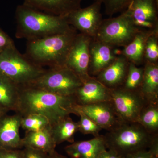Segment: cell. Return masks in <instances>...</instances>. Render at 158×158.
<instances>
[{"instance_id":"1","label":"cell","mask_w":158,"mask_h":158,"mask_svg":"<svg viewBox=\"0 0 158 158\" xmlns=\"http://www.w3.org/2000/svg\"><path fill=\"white\" fill-rule=\"evenodd\" d=\"M78 103L74 96H63L28 85L19 88L16 113L21 116L38 114L51 125L71 114L77 115Z\"/></svg>"},{"instance_id":"2","label":"cell","mask_w":158,"mask_h":158,"mask_svg":"<svg viewBox=\"0 0 158 158\" xmlns=\"http://www.w3.org/2000/svg\"><path fill=\"white\" fill-rule=\"evenodd\" d=\"M15 17V36L28 41L63 34L74 29L69 24L66 17L48 14L23 4L17 6Z\"/></svg>"},{"instance_id":"3","label":"cell","mask_w":158,"mask_h":158,"mask_svg":"<svg viewBox=\"0 0 158 158\" xmlns=\"http://www.w3.org/2000/svg\"><path fill=\"white\" fill-rule=\"evenodd\" d=\"M77 34L74 29L63 34L28 41L25 55L41 67L65 66L69 52Z\"/></svg>"},{"instance_id":"4","label":"cell","mask_w":158,"mask_h":158,"mask_svg":"<svg viewBox=\"0 0 158 158\" xmlns=\"http://www.w3.org/2000/svg\"><path fill=\"white\" fill-rule=\"evenodd\" d=\"M158 136L148 132L138 122H126L104 135L107 149L114 151L123 158L148 149Z\"/></svg>"},{"instance_id":"5","label":"cell","mask_w":158,"mask_h":158,"mask_svg":"<svg viewBox=\"0 0 158 158\" xmlns=\"http://www.w3.org/2000/svg\"><path fill=\"white\" fill-rule=\"evenodd\" d=\"M45 71L20 53L15 45L0 52V74L19 88L31 85Z\"/></svg>"},{"instance_id":"6","label":"cell","mask_w":158,"mask_h":158,"mask_svg":"<svg viewBox=\"0 0 158 158\" xmlns=\"http://www.w3.org/2000/svg\"><path fill=\"white\" fill-rule=\"evenodd\" d=\"M141 30L126 9L118 16L103 19L94 38L113 47H124Z\"/></svg>"},{"instance_id":"7","label":"cell","mask_w":158,"mask_h":158,"mask_svg":"<svg viewBox=\"0 0 158 158\" xmlns=\"http://www.w3.org/2000/svg\"><path fill=\"white\" fill-rule=\"evenodd\" d=\"M83 82L65 66L49 68L31 85L42 90L63 96H74Z\"/></svg>"},{"instance_id":"8","label":"cell","mask_w":158,"mask_h":158,"mask_svg":"<svg viewBox=\"0 0 158 158\" xmlns=\"http://www.w3.org/2000/svg\"><path fill=\"white\" fill-rule=\"evenodd\" d=\"M111 101L123 122H137L141 111L149 103L139 91L118 88L111 89Z\"/></svg>"},{"instance_id":"9","label":"cell","mask_w":158,"mask_h":158,"mask_svg":"<svg viewBox=\"0 0 158 158\" xmlns=\"http://www.w3.org/2000/svg\"><path fill=\"white\" fill-rule=\"evenodd\" d=\"M102 4L94 1L90 6L80 8L66 16L69 25L80 33L94 38L96 36L103 19Z\"/></svg>"},{"instance_id":"10","label":"cell","mask_w":158,"mask_h":158,"mask_svg":"<svg viewBox=\"0 0 158 158\" xmlns=\"http://www.w3.org/2000/svg\"><path fill=\"white\" fill-rule=\"evenodd\" d=\"M92 38L77 33L65 61V66L73 71L83 82L92 77L88 73L90 62L89 47Z\"/></svg>"},{"instance_id":"11","label":"cell","mask_w":158,"mask_h":158,"mask_svg":"<svg viewBox=\"0 0 158 158\" xmlns=\"http://www.w3.org/2000/svg\"><path fill=\"white\" fill-rule=\"evenodd\" d=\"M77 110L84 113L102 129L108 131L117 127L123 122L111 101L90 105H78Z\"/></svg>"},{"instance_id":"12","label":"cell","mask_w":158,"mask_h":158,"mask_svg":"<svg viewBox=\"0 0 158 158\" xmlns=\"http://www.w3.org/2000/svg\"><path fill=\"white\" fill-rule=\"evenodd\" d=\"M127 9L139 28L158 30V3L155 0H133Z\"/></svg>"},{"instance_id":"13","label":"cell","mask_w":158,"mask_h":158,"mask_svg":"<svg viewBox=\"0 0 158 158\" xmlns=\"http://www.w3.org/2000/svg\"><path fill=\"white\" fill-rule=\"evenodd\" d=\"M89 49L88 73L90 76L94 77L112 64L118 56L115 48L94 38L91 39Z\"/></svg>"},{"instance_id":"14","label":"cell","mask_w":158,"mask_h":158,"mask_svg":"<svg viewBox=\"0 0 158 158\" xmlns=\"http://www.w3.org/2000/svg\"><path fill=\"white\" fill-rule=\"evenodd\" d=\"M22 116L16 113L0 119V148L20 149L23 147L19 129Z\"/></svg>"},{"instance_id":"15","label":"cell","mask_w":158,"mask_h":158,"mask_svg":"<svg viewBox=\"0 0 158 158\" xmlns=\"http://www.w3.org/2000/svg\"><path fill=\"white\" fill-rule=\"evenodd\" d=\"M80 105H87L111 101V91L109 88L91 77L77 90L74 94Z\"/></svg>"},{"instance_id":"16","label":"cell","mask_w":158,"mask_h":158,"mask_svg":"<svg viewBox=\"0 0 158 158\" xmlns=\"http://www.w3.org/2000/svg\"><path fill=\"white\" fill-rule=\"evenodd\" d=\"M130 63L120 54L112 64L94 77L110 90L120 88L126 78Z\"/></svg>"},{"instance_id":"17","label":"cell","mask_w":158,"mask_h":158,"mask_svg":"<svg viewBox=\"0 0 158 158\" xmlns=\"http://www.w3.org/2000/svg\"><path fill=\"white\" fill-rule=\"evenodd\" d=\"M23 4L53 15L66 17L81 8L82 0H23Z\"/></svg>"},{"instance_id":"18","label":"cell","mask_w":158,"mask_h":158,"mask_svg":"<svg viewBox=\"0 0 158 158\" xmlns=\"http://www.w3.org/2000/svg\"><path fill=\"white\" fill-rule=\"evenodd\" d=\"M107 149L104 136L102 135L87 141L73 142L65 148V152L71 158H98Z\"/></svg>"},{"instance_id":"19","label":"cell","mask_w":158,"mask_h":158,"mask_svg":"<svg viewBox=\"0 0 158 158\" xmlns=\"http://www.w3.org/2000/svg\"><path fill=\"white\" fill-rule=\"evenodd\" d=\"M157 31L141 29L134 39L127 45L123 47L121 55L125 57L130 62L136 65L144 64V51L148 37Z\"/></svg>"},{"instance_id":"20","label":"cell","mask_w":158,"mask_h":158,"mask_svg":"<svg viewBox=\"0 0 158 158\" xmlns=\"http://www.w3.org/2000/svg\"><path fill=\"white\" fill-rule=\"evenodd\" d=\"M140 93L149 103H158V63L145 62Z\"/></svg>"},{"instance_id":"21","label":"cell","mask_w":158,"mask_h":158,"mask_svg":"<svg viewBox=\"0 0 158 158\" xmlns=\"http://www.w3.org/2000/svg\"><path fill=\"white\" fill-rule=\"evenodd\" d=\"M51 129L26 132L22 138L23 147L32 148L48 154L53 152L57 145L52 135Z\"/></svg>"},{"instance_id":"22","label":"cell","mask_w":158,"mask_h":158,"mask_svg":"<svg viewBox=\"0 0 158 158\" xmlns=\"http://www.w3.org/2000/svg\"><path fill=\"white\" fill-rule=\"evenodd\" d=\"M78 131L77 122H75L69 116L60 119L52 126L51 134L56 144L65 141L73 143L76 133Z\"/></svg>"},{"instance_id":"23","label":"cell","mask_w":158,"mask_h":158,"mask_svg":"<svg viewBox=\"0 0 158 158\" xmlns=\"http://www.w3.org/2000/svg\"><path fill=\"white\" fill-rule=\"evenodd\" d=\"M19 88L0 74V107L7 112L16 111Z\"/></svg>"},{"instance_id":"24","label":"cell","mask_w":158,"mask_h":158,"mask_svg":"<svg viewBox=\"0 0 158 158\" xmlns=\"http://www.w3.org/2000/svg\"><path fill=\"white\" fill-rule=\"evenodd\" d=\"M137 122L152 135H158V103H148L141 111Z\"/></svg>"},{"instance_id":"25","label":"cell","mask_w":158,"mask_h":158,"mask_svg":"<svg viewBox=\"0 0 158 158\" xmlns=\"http://www.w3.org/2000/svg\"><path fill=\"white\" fill-rule=\"evenodd\" d=\"M50 123L46 117L38 114H31L22 116L21 127L28 131H36L50 128Z\"/></svg>"},{"instance_id":"26","label":"cell","mask_w":158,"mask_h":158,"mask_svg":"<svg viewBox=\"0 0 158 158\" xmlns=\"http://www.w3.org/2000/svg\"><path fill=\"white\" fill-rule=\"evenodd\" d=\"M144 71V66L138 67L130 62L126 78L121 88L131 91H139L143 81Z\"/></svg>"},{"instance_id":"27","label":"cell","mask_w":158,"mask_h":158,"mask_svg":"<svg viewBox=\"0 0 158 158\" xmlns=\"http://www.w3.org/2000/svg\"><path fill=\"white\" fill-rule=\"evenodd\" d=\"M77 116H80V121L77 122L78 131L84 135H91L94 137L99 135L102 130L93 120L81 111L77 110Z\"/></svg>"},{"instance_id":"28","label":"cell","mask_w":158,"mask_h":158,"mask_svg":"<svg viewBox=\"0 0 158 158\" xmlns=\"http://www.w3.org/2000/svg\"><path fill=\"white\" fill-rule=\"evenodd\" d=\"M158 31L151 34L148 38L144 51V63L158 62Z\"/></svg>"},{"instance_id":"29","label":"cell","mask_w":158,"mask_h":158,"mask_svg":"<svg viewBox=\"0 0 158 158\" xmlns=\"http://www.w3.org/2000/svg\"><path fill=\"white\" fill-rule=\"evenodd\" d=\"M104 5L106 14L110 16L125 11L133 0H94Z\"/></svg>"},{"instance_id":"30","label":"cell","mask_w":158,"mask_h":158,"mask_svg":"<svg viewBox=\"0 0 158 158\" xmlns=\"http://www.w3.org/2000/svg\"><path fill=\"white\" fill-rule=\"evenodd\" d=\"M23 158H47L48 153L29 147H24Z\"/></svg>"},{"instance_id":"31","label":"cell","mask_w":158,"mask_h":158,"mask_svg":"<svg viewBox=\"0 0 158 158\" xmlns=\"http://www.w3.org/2000/svg\"><path fill=\"white\" fill-rule=\"evenodd\" d=\"M14 45L12 40L0 28V52Z\"/></svg>"},{"instance_id":"32","label":"cell","mask_w":158,"mask_h":158,"mask_svg":"<svg viewBox=\"0 0 158 158\" xmlns=\"http://www.w3.org/2000/svg\"><path fill=\"white\" fill-rule=\"evenodd\" d=\"M0 158H23V150L0 148Z\"/></svg>"},{"instance_id":"33","label":"cell","mask_w":158,"mask_h":158,"mask_svg":"<svg viewBox=\"0 0 158 158\" xmlns=\"http://www.w3.org/2000/svg\"><path fill=\"white\" fill-rule=\"evenodd\" d=\"M123 158H157L148 149L129 155Z\"/></svg>"},{"instance_id":"34","label":"cell","mask_w":158,"mask_h":158,"mask_svg":"<svg viewBox=\"0 0 158 158\" xmlns=\"http://www.w3.org/2000/svg\"><path fill=\"white\" fill-rule=\"evenodd\" d=\"M98 158H123L112 150H106L100 154Z\"/></svg>"},{"instance_id":"35","label":"cell","mask_w":158,"mask_h":158,"mask_svg":"<svg viewBox=\"0 0 158 158\" xmlns=\"http://www.w3.org/2000/svg\"><path fill=\"white\" fill-rule=\"evenodd\" d=\"M47 158H68L58 153L56 150L53 152L48 154Z\"/></svg>"},{"instance_id":"36","label":"cell","mask_w":158,"mask_h":158,"mask_svg":"<svg viewBox=\"0 0 158 158\" xmlns=\"http://www.w3.org/2000/svg\"><path fill=\"white\" fill-rule=\"evenodd\" d=\"M7 113V111L4 110L2 108L0 107V119L2 118V117H4L5 115H6V113Z\"/></svg>"},{"instance_id":"37","label":"cell","mask_w":158,"mask_h":158,"mask_svg":"<svg viewBox=\"0 0 158 158\" xmlns=\"http://www.w3.org/2000/svg\"><path fill=\"white\" fill-rule=\"evenodd\" d=\"M155 1L157 3H158V0H155Z\"/></svg>"}]
</instances>
